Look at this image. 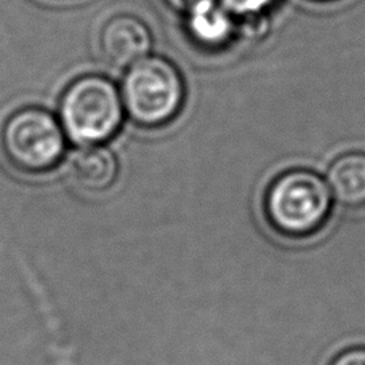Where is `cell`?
I'll list each match as a JSON object with an SVG mask.
<instances>
[{
    "mask_svg": "<svg viewBox=\"0 0 365 365\" xmlns=\"http://www.w3.org/2000/svg\"><path fill=\"white\" fill-rule=\"evenodd\" d=\"M225 9L237 19H252L268 13L277 0H220Z\"/></svg>",
    "mask_w": 365,
    "mask_h": 365,
    "instance_id": "obj_9",
    "label": "cell"
},
{
    "mask_svg": "<svg viewBox=\"0 0 365 365\" xmlns=\"http://www.w3.org/2000/svg\"><path fill=\"white\" fill-rule=\"evenodd\" d=\"M329 365H365V346L341 351L329 362Z\"/></svg>",
    "mask_w": 365,
    "mask_h": 365,
    "instance_id": "obj_10",
    "label": "cell"
},
{
    "mask_svg": "<svg viewBox=\"0 0 365 365\" xmlns=\"http://www.w3.org/2000/svg\"><path fill=\"white\" fill-rule=\"evenodd\" d=\"M101 53L115 68H128L149 55L153 36L140 18L119 15L109 19L101 31Z\"/></svg>",
    "mask_w": 365,
    "mask_h": 365,
    "instance_id": "obj_5",
    "label": "cell"
},
{
    "mask_svg": "<svg viewBox=\"0 0 365 365\" xmlns=\"http://www.w3.org/2000/svg\"><path fill=\"white\" fill-rule=\"evenodd\" d=\"M165 2L172 6V9L185 13L189 6L194 5L197 0H165Z\"/></svg>",
    "mask_w": 365,
    "mask_h": 365,
    "instance_id": "obj_11",
    "label": "cell"
},
{
    "mask_svg": "<svg viewBox=\"0 0 365 365\" xmlns=\"http://www.w3.org/2000/svg\"><path fill=\"white\" fill-rule=\"evenodd\" d=\"M334 197L314 172L293 168L271 181L263 199L266 223L280 237L304 240L329 223Z\"/></svg>",
    "mask_w": 365,
    "mask_h": 365,
    "instance_id": "obj_1",
    "label": "cell"
},
{
    "mask_svg": "<svg viewBox=\"0 0 365 365\" xmlns=\"http://www.w3.org/2000/svg\"><path fill=\"white\" fill-rule=\"evenodd\" d=\"M69 172L79 187L90 192L106 191L114 185L119 173L117 158L101 145L82 146L69 162Z\"/></svg>",
    "mask_w": 365,
    "mask_h": 365,
    "instance_id": "obj_8",
    "label": "cell"
},
{
    "mask_svg": "<svg viewBox=\"0 0 365 365\" xmlns=\"http://www.w3.org/2000/svg\"><path fill=\"white\" fill-rule=\"evenodd\" d=\"M120 96L123 109L135 123L159 128L180 114L185 82L170 61L148 55L125 69Z\"/></svg>",
    "mask_w": 365,
    "mask_h": 365,
    "instance_id": "obj_3",
    "label": "cell"
},
{
    "mask_svg": "<svg viewBox=\"0 0 365 365\" xmlns=\"http://www.w3.org/2000/svg\"><path fill=\"white\" fill-rule=\"evenodd\" d=\"M187 36L204 48H221L231 42L239 19L220 0H197L185 11Z\"/></svg>",
    "mask_w": 365,
    "mask_h": 365,
    "instance_id": "obj_6",
    "label": "cell"
},
{
    "mask_svg": "<svg viewBox=\"0 0 365 365\" xmlns=\"http://www.w3.org/2000/svg\"><path fill=\"white\" fill-rule=\"evenodd\" d=\"M325 181L338 205L348 210L365 208V153H346L336 158Z\"/></svg>",
    "mask_w": 365,
    "mask_h": 365,
    "instance_id": "obj_7",
    "label": "cell"
},
{
    "mask_svg": "<svg viewBox=\"0 0 365 365\" xmlns=\"http://www.w3.org/2000/svg\"><path fill=\"white\" fill-rule=\"evenodd\" d=\"M120 91L103 76H83L64 90L60 123L69 141L79 146L103 145L113 140L123 120Z\"/></svg>",
    "mask_w": 365,
    "mask_h": 365,
    "instance_id": "obj_2",
    "label": "cell"
},
{
    "mask_svg": "<svg viewBox=\"0 0 365 365\" xmlns=\"http://www.w3.org/2000/svg\"><path fill=\"white\" fill-rule=\"evenodd\" d=\"M0 148L18 172L42 175L60 164L66 153V135L60 120L41 108L18 109L4 122Z\"/></svg>",
    "mask_w": 365,
    "mask_h": 365,
    "instance_id": "obj_4",
    "label": "cell"
}]
</instances>
